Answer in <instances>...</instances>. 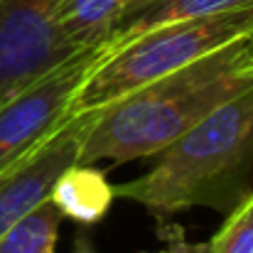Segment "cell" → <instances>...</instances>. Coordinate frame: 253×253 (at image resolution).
<instances>
[{"mask_svg":"<svg viewBox=\"0 0 253 253\" xmlns=\"http://www.w3.org/2000/svg\"><path fill=\"white\" fill-rule=\"evenodd\" d=\"M244 40L140 86L103 108H93L79 163L96 165L108 160L123 165L155 158L221 103L249 91L253 77L246 72Z\"/></svg>","mask_w":253,"mask_h":253,"instance_id":"1","label":"cell"},{"mask_svg":"<svg viewBox=\"0 0 253 253\" xmlns=\"http://www.w3.org/2000/svg\"><path fill=\"white\" fill-rule=\"evenodd\" d=\"M253 192V86L221 103L155 155V165L116 187L155 224L207 207L229 214Z\"/></svg>","mask_w":253,"mask_h":253,"instance_id":"2","label":"cell"},{"mask_svg":"<svg viewBox=\"0 0 253 253\" xmlns=\"http://www.w3.org/2000/svg\"><path fill=\"white\" fill-rule=\"evenodd\" d=\"M253 35V7L153 27L113 49L91 72L74 98V113L103 108L130 91L194 64Z\"/></svg>","mask_w":253,"mask_h":253,"instance_id":"3","label":"cell"},{"mask_svg":"<svg viewBox=\"0 0 253 253\" xmlns=\"http://www.w3.org/2000/svg\"><path fill=\"white\" fill-rule=\"evenodd\" d=\"M111 49L113 37L82 49L0 103V177L32 158L69 123L77 93Z\"/></svg>","mask_w":253,"mask_h":253,"instance_id":"4","label":"cell"},{"mask_svg":"<svg viewBox=\"0 0 253 253\" xmlns=\"http://www.w3.org/2000/svg\"><path fill=\"white\" fill-rule=\"evenodd\" d=\"M67 0H0V103L72 59L59 30Z\"/></svg>","mask_w":253,"mask_h":253,"instance_id":"5","label":"cell"},{"mask_svg":"<svg viewBox=\"0 0 253 253\" xmlns=\"http://www.w3.org/2000/svg\"><path fill=\"white\" fill-rule=\"evenodd\" d=\"M93 111H82L32 158L0 177V239L35 207L49 199V189L59 172L79 163L82 143Z\"/></svg>","mask_w":253,"mask_h":253,"instance_id":"6","label":"cell"},{"mask_svg":"<svg viewBox=\"0 0 253 253\" xmlns=\"http://www.w3.org/2000/svg\"><path fill=\"white\" fill-rule=\"evenodd\" d=\"M49 202L62 214V219L93 226L111 211L116 202V187L106 177V169L74 163L54 179Z\"/></svg>","mask_w":253,"mask_h":253,"instance_id":"7","label":"cell"},{"mask_svg":"<svg viewBox=\"0 0 253 253\" xmlns=\"http://www.w3.org/2000/svg\"><path fill=\"white\" fill-rule=\"evenodd\" d=\"M130 0H67L59 30L64 42L79 52L106 42L126 17Z\"/></svg>","mask_w":253,"mask_h":253,"instance_id":"8","label":"cell"},{"mask_svg":"<svg viewBox=\"0 0 253 253\" xmlns=\"http://www.w3.org/2000/svg\"><path fill=\"white\" fill-rule=\"evenodd\" d=\"M253 7V0H155L130 15L121 22V27L111 35L116 44L128 42L130 37H138L153 27L177 22V20H192V17H209L221 12H236Z\"/></svg>","mask_w":253,"mask_h":253,"instance_id":"9","label":"cell"},{"mask_svg":"<svg viewBox=\"0 0 253 253\" xmlns=\"http://www.w3.org/2000/svg\"><path fill=\"white\" fill-rule=\"evenodd\" d=\"M62 221L54 204L44 199L0 239V253H54Z\"/></svg>","mask_w":253,"mask_h":253,"instance_id":"10","label":"cell"},{"mask_svg":"<svg viewBox=\"0 0 253 253\" xmlns=\"http://www.w3.org/2000/svg\"><path fill=\"white\" fill-rule=\"evenodd\" d=\"M209 253H253V192L244 197L209 241Z\"/></svg>","mask_w":253,"mask_h":253,"instance_id":"11","label":"cell"},{"mask_svg":"<svg viewBox=\"0 0 253 253\" xmlns=\"http://www.w3.org/2000/svg\"><path fill=\"white\" fill-rule=\"evenodd\" d=\"M158 236L165 241V246L155 253H209V241L202 244H189L184 239V229L174 221L160 224L158 226Z\"/></svg>","mask_w":253,"mask_h":253,"instance_id":"12","label":"cell"},{"mask_svg":"<svg viewBox=\"0 0 253 253\" xmlns=\"http://www.w3.org/2000/svg\"><path fill=\"white\" fill-rule=\"evenodd\" d=\"M244 62H246V72L253 77V35L244 40Z\"/></svg>","mask_w":253,"mask_h":253,"instance_id":"13","label":"cell"},{"mask_svg":"<svg viewBox=\"0 0 253 253\" xmlns=\"http://www.w3.org/2000/svg\"><path fill=\"white\" fill-rule=\"evenodd\" d=\"M150 2H155V0H130V5H128V10H126V17L123 20H128L130 15H135L138 10H143L145 5H150ZM121 27V25H118Z\"/></svg>","mask_w":253,"mask_h":253,"instance_id":"14","label":"cell"},{"mask_svg":"<svg viewBox=\"0 0 253 253\" xmlns=\"http://www.w3.org/2000/svg\"><path fill=\"white\" fill-rule=\"evenodd\" d=\"M72 253H93V249H91V244L86 241L84 236H79L77 239V244H74V251Z\"/></svg>","mask_w":253,"mask_h":253,"instance_id":"15","label":"cell"}]
</instances>
